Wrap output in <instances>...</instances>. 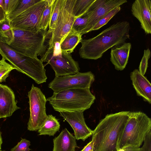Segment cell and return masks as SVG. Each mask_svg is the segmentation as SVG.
<instances>
[{
	"label": "cell",
	"mask_w": 151,
	"mask_h": 151,
	"mask_svg": "<svg viewBox=\"0 0 151 151\" xmlns=\"http://www.w3.org/2000/svg\"><path fill=\"white\" fill-rule=\"evenodd\" d=\"M130 29L128 22H119L93 37L82 39L79 51L80 57L94 60L101 58L109 49L120 45L129 39Z\"/></svg>",
	"instance_id": "obj_1"
},
{
	"label": "cell",
	"mask_w": 151,
	"mask_h": 151,
	"mask_svg": "<svg viewBox=\"0 0 151 151\" xmlns=\"http://www.w3.org/2000/svg\"><path fill=\"white\" fill-rule=\"evenodd\" d=\"M130 111L107 114L93 130V151H117L118 138L126 125Z\"/></svg>",
	"instance_id": "obj_2"
},
{
	"label": "cell",
	"mask_w": 151,
	"mask_h": 151,
	"mask_svg": "<svg viewBox=\"0 0 151 151\" xmlns=\"http://www.w3.org/2000/svg\"><path fill=\"white\" fill-rule=\"evenodd\" d=\"M96 99L90 88H74L54 92L47 99L59 112L83 111L89 109Z\"/></svg>",
	"instance_id": "obj_3"
},
{
	"label": "cell",
	"mask_w": 151,
	"mask_h": 151,
	"mask_svg": "<svg viewBox=\"0 0 151 151\" xmlns=\"http://www.w3.org/2000/svg\"><path fill=\"white\" fill-rule=\"evenodd\" d=\"M0 54L16 70L31 78L37 84L46 82L47 77L46 70L41 59L15 51L3 41L0 38Z\"/></svg>",
	"instance_id": "obj_4"
},
{
	"label": "cell",
	"mask_w": 151,
	"mask_h": 151,
	"mask_svg": "<svg viewBox=\"0 0 151 151\" xmlns=\"http://www.w3.org/2000/svg\"><path fill=\"white\" fill-rule=\"evenodd\" d=\"M151 130V119L140 111H130L127 121L118 139L117 150L129 147H140Z\"/></svg>",
	"instance_id": "obj_5"
},
{
	"label": "cell",
	"mask_w": 151,
	"mask_h": 151,
	"mask_svg": "<svg viewBox=\"0 0 151 151\" xmlns=\"http://www.w3.org/2000/svg\"><path fill=\"white\" fill-rule=\"evenodd\" d=\"M13 30L14 39L8 45L12 49L20 53L35 58L45 54L47 47L45 42L48 37L47 31L36 32L13 29Z\"/></svg>",
	"instance_id": "obj_6"
},
{
	"label": "cell",
	"mask_w": 151,
	"mask_h": 151,
	"mask_svg": "<svg viewBox=\"0 0 151 151\" xmlns=\"http://www.w3.org/2000/svg\"><path fill=\"white\" fill-rule=\"evenodd\" d=\"M40 59L50 65L56 77L74 74L80 70L78 63L73 59L70 54L62 51L60 44L58 42L52 47L47 48Z\"/></svg>",
	"instance_id": "obj_7"
},
{
	"label": "cell",
	"mask_w": 151,
	"mask_h": 151,
	"mask_svg": "<svg viewBox=\"0 0 151 151\" xmlns=\"http://www.w3.org/2000/svg\"><path fill=\"white\" fill-rule=\"evenodd\" d=\"M28 96L30 116L27 129L30 131H36L42 126L47 117L45 106L47 100L40 89L33 84Z\"/></svg>",
	"instance_id": "obj_8"
},
{
	"label": "cell",
	"mask_w": 151,
	"mask_h": 151,
	"mask_svg": "<svg viewBox=\"0 0 151 151\" xmlns=\"http://www.w3.org/2000/svg\"><path fill=\"white\" fill-rule=\"evenodd\" d=\"M75 0H63L55 29L52 33L48 42V49L57 42L60 44L70 31L75 20L73 9Z\"/></svg>",
	"instance_id": "obj_9"
},
{
	"label": "cell",
	"mask_w": 151,
	"mask_h": 151,
	"mask_svg": "<svg viewBox=\"0 0 151 151\" xmlns=\"http://www.w3.org/2000/svg\"><path fill=\"white\" fill-rule=\"evenodd\" d=\"M47 0L40 1L29 8L10 21L12 29L31 32L41 30L40 26Z\"/></svg>",
	"instance_id": "obj_10"
},
{
	"label": "cell",
	"mask_w": 151,
	"mask_h": 151,
	"mask_svg": "<svg viewBox=\"0 0 151 151\" xmlns=\"http://www.w3.org/2000/svg\"><path fill=\"white\" fill-rule=\"evenodd\" d=\"M94 80L95 76L91 71L78 72L73 75L55 76L48 87L55 92L74 88H90Z\"/></svg>",
	"instance_id": "obj_11"
},
{
	"label": "cell",
	"mask_w": 151,
	"mask_h": 151,
	"mask_svg": "<svg viewBox=\"0 0 151 151\" xmlns=\"http://www.w3.org/2000/svg\"><path fill=\"white\" fill-rule=\"evenodd\" d=\"M127 2V0H95L86 14L88 19L87 26L81 35L90 32L94 25L111 10Z\"/></svg>",
	"instance_id": "obj_12"
},
{
	"label": "cell",
	"mask_w": 151,
	"mask_h": 151,
	"mask_svg": "<svg viewBox=\"0 0 151 151\" xmlns=\"http://www.w3.org/2000/svg\"><path fill=\"white\" fill-rule=\"evenodd\" d=\"M61 116L73 128L76 139L84 141L92 135L93 130L86 125L83 116V111L59 112Z\"/></svg>",
	"instance_id": "obj_13"
},
{
	"label": "cell",
	"mask_w": 151,
	"mask_h": 151,
	"mask_svg": "<svg viewBox=\"0 0 151 151\" xmlns=\"http://www.w3.org/2000/svg\"><path fill=\"white\" fill-rule=\"evenodd\" d=\"M151 2L150 0H136L131 8L132 15L139 21L146 34H151Z\"/></svg>",
	"instance_id": "obj_14"
},
{
	"label": "cell",
	"mask_w": 151,
	"mask_h": 151,
	"mask_svg": "<svg viewBox=\"0 0 151 151\" xmlns=\"http://www.w3.org/2000/svg\"><path fill=\"white\" fill-rule=\"evenodd\" d=\"M20 108L17 105L13 90L8 86L0 84V119L11 116Z\"/></svg>",
	"instance_id": "obj_15"
},
{
	"label": "cell",
	"mask_w": 151,
	"mask_h": 151,
	"mask_svg": "<svg viewBox=\"0 0 151 151\" xmlns=\"http://www.w3.org/2000/svg\"><path fill=\"white\" fill-rule=\"evenodd\" d=\"M130 78L137 95L142 97L144 101L151 103V85L144 75L135 69L130 73Z\"/></svg>",
	"instance_id": "obj_16"
},
{
	"label": "cell",
	"mask_w": 151,
	"mask_h": 151,
	"mask_svg": "<svg viewBox=\"0 0 151 151\" xmlns=\"http://www.w3.org/2000/svg\"><path fill=\"white\" fill-rule=\"evenodd\" d=\"M131 48L130 43L125 42L111 49L110 60L116 70L121 71L125 68L128 63Z\"/></svg>",
	"instance_id": "obj_17"
},
{
	"label": "cell",
	"mask_w": 151,
	"mask_h": 151,
	"mask_svg": "<svg viewBox=\"0 0 151 151\" xmlns=\"http://www.w3.org/2000/svg\"><path fill=\"white\" fill-rule=\"evenodd\" d=\"M53 142L52 151H76L79 148L74 136L66 128L53 139Z\"/></svg>",
	"instance_id": "obj_18"
},
{
	"label": "cell",
	"mask_w": 151,
	"mask_h": 151,
	"mask_svg": "<svg viewBox=\"0 0 151 151\" xmlns=\"http://www.w3.org/2000/svg\"><path fill=\"white\" fill-rule=\"evenodd\" d=\"M82 36L81 34L71 29L60 44L61 51L69 54L73 52L82 40Z\"/></svg>",
	"instance_id": "obj_19"
},
{
	"label": "cell",
	"mask_w": 151,
	"mask_h": 151,
	"mask_svg": "<svg viewBox=\"0 0 151 151\" xmlns=\"http://www.w3.org/2000/svg\"><path fill=\"white\" fill-rule=\"evenodd\" d=\"M60 124L55 116L50 114L47 115L44 123L38 130L39 135L54 136L60 129Z\"/></svg>",
	"instance_id": "obj_20"
},
{
	"label": "cell",
	"mask_w": 151,
	"mask_h": 151,
	"mask_svg": "<svg viewBox=\"0 0 151 151\" xmlns=\"http://www.w3.org/2000/svg\"><path fill=\"white\" fill-rule=\"evenodd\" d=\"M14 37V32L10 22L6 17L0 22V38L4 42L9 45Z\"/></svg>",
	"instance_id": "obj_21"
},
{
	"label": "cell",
	"mask_w": 151,
	"mask_h": 151,
	"mask_svg": "<svg viewBox=\"0 0 151 151\" xmlns=\"http://www.w3.org/2000/svg\"><path fill=\"white\" fill-rule=\"evenodd\" d=\"M63 0H54L52 5L51 18L49 24V29L47 31L49 36L55 30Z\"/></svg>",
	"instance_id": "obj_22"
},
{
	"label": "cell",
	"mask_w": 151,
	"mask_h": 151,
	"mask_svg": "<svg viewBox=\"0 0 151 151\" xmlns=\"http://www.w3.org/2000/svg\"><path fill=\"white\" fill-rule=\"evenodd\" d=\"M40 0H19L15 9L6 16L10 22L27 9L40 1Z\"/></svg>",
	"instance_id": "obj_23"
},
{
	"label": "cell",
	"mask_w": 151,
	"mask_h": 151,
	"mask_svg": "<svg viewBox=\"0 0 151 151\" xmlns=\"http://www.w3.org/2000/svg\"><path fill=\"white\" fill-rule=\"evenodd\" d=\"M95 0H75L73 12L76 18L81 17L86 13Z\"/></svg>",
	"instance_id": "obj_24"
},
{
	"label": "cell",
	"mask_w": 151,
	"mask_h": 151,
	"mask_svg": "<svg viewBox=\"0 0 151 151\" xmlns=\"http://www.w3.org/2000/svg\"><path fill=\"white\" fill-rule=\"evenodd\" d=\"M54 0H47V3L43 12L40 24L41 30L46 31L50 22L52 8V5Z\"/></svg>",
	"instance_id": "obj_25"
},
{
	"label": "cell",
	"mask_w": 151,
	"mask_h": 151,
	"mask_svg": "<svg viewBox=\"0 0 151 151\" xmlns=\"http://www.w3.org/2000/svg\"><path fill=\"white\" fill-rule=\"evenodd\" d=\"M121 9L120 6H118L110 11L98 21L91 29L90 32L98 30L107 24Z\"/></svg>",
	"instance_id": "obj_26"
},
{
	"label": "cell",
	"mask_w": 151,
	"mask_h": 151,
	"mask_svg": "<svg viewBox=\"0 0 151 151\" xmlns=\"http://www.w3.org/2000/svg\"><path fill=\"white\" fill-rule=\"evenodd\" d=\"M6 60L3 58L0 60V83L5 82L10 72L13 70L16 69Z\"/></svg>",
	"instance_id": "obj_27"
},
{
	"label": "cell",
	"mask_w": 151,
	"mask_h": 151,
	"mask_svg": "<svg viewBox=\"0 0 151 151\" xmlns=\"http://www.w3.org/2000/svg\"><path fill=\"white\" fill-rule=\"evenodd\" d=\"M88 19L86 14L81 17L76 18L74 21L72 29L81 34L82 32L87 26Z\"/></svg>",
	"instance_id": "obj_28"
},
{
	"label": "cell",
	"mask_w": 151,
	"mask_h": 151,
	"mask_svg": "<svg viewBox=\"0 0 151 151\" xmlns=\"http://www.w3.org/2000/svg\"><path fill=\"white\" fill-rule=\"evenodd\" d=\"M151 55V52L149 48L145 50L143 57L140 62L138 70L142 75H144L148 67V61Z\"/></svg>",
	"instance_id": "obj_29"
},
{
	"label": "cell",
	"mask_w": 151,
	"mask_h": 151,
	"mask_svg": "<svg viewBox=\"0 0 151 151\" xmlns=\"http://www.w3.org/2000/svg\"><path fill=\"white\" fill-rule=\"evenodd\" d=\"M30 145L29 140L21 138L20 141L11 149V151H29L31 150L29 147Z\"/></svg>",
	"instance_id": "obj_30"
},
{
	"label": "cell",
	"mask_w": 151,
	"mask_h": 151,
	"mask_svg": "<svg viewBox=\"0 0 151 151\" xmlns=\"http://www.w3.org/2000/svg\"><path fill=\"white\" fill-rule=\"evenodd\" d=\"M19 1V0H4V10L6 16L14 11Z\"/></svg>",
	"instance_id": "obj_31"
},
{
	"label": "cell",
	"mask_w": 151,
	"mask_h": 151,
	"mask_svg": "<svg viewBox=\"0 0 151 151\" xmlns=\"http://www.w3.org/2000/svg\"><path fill=\"white\" fill-rule=\"evenodd\" d=\"M143 142L144 144L141 148L142 151H151V130L145 136Z\"/></svg>",
	"instance_id": "obj_32"
},
{
	"label": "cell",
	"mask_w": 151,
	"mask_h": 151,
	"mask_svg": "<svg viewBox=\"0 0 151 151\" xmlns=\"http://www.w3.org/2000/svg\"><path fill=\"white\" fill-rule=\"evenodd\" d=\"M93 142L92 140L85 146L81 151H93Z\"/></svg>",
	"instance_id": "obj_33"
},
{
	"label": "cell",
	"mask_w": 151,
	"mask_h": 151,
	"mask_svg": "<svg viewBox=\"0 0 151 151\" xmlns=\"http://www.w3.org/2000/svg\"><path fill=\"white\" fill-rule=\"evenodd\" d=\"M6 17V14L4 9L0 6V22L4 21Z\"/></svg>",
	"instance_id": "obj_34"
},
{
	"label": "cell",
	"mask_w": 151,
	"mask_h": 151,
	"mask_svg": "<svg viewBox=\"0 0 151 151\" xmlns=\"http://www.w3.org/2000/svg\"><path fill=\"white\" fill-rule=\"evenodd\" d=\"M124 149V151H142L141 148L136 147H129Z\"/></svg>",
	"instance_id": "obj_35"
},
{
	"label": "cell",
	"mask_w": 151,
	"mask_h": 151,
	"mask_svg": "<svg viewBox=\"0 0 151 151\" xmlns=\"http://www.w3.org/2000/svg\"><path fill=\"white\" fill-rule=\"evenodd\" d=\"M2 143V139L1 135V133L0 131V150H1V145Z\"/></svg>",
	"instance_id": "obj_36"
},
{
	"label": "cell",
	"mask_w": 151,
	"mask_h": 151,
	"mask_svg": "<svg viewBox=\"0 0 151 151\" xmlns=\"http://www.w3.org/2000/svg\"><path fill=\"white\" fill-rule=\"evenodd\" d=\"M0 6H1L4 9V0H0Z\"/></svg>",
	"instance_id": "obj_37"
},
{
	"label": "cell",
	"mask_w": 151,
	"mask_h": 151,
	"mask_svg": "<svg viewBox=\"0 0 151 151\" xmlns=\"http://www.w3.org/2000/svg\"><path fill=\"white\" fill-rule=\"evenodd\" d=\"M117 151H124V148H122L119 150Z\"/></svg>",
	"instance_id": "obj_38"
},
{
	"label": "cell",
	"mask_w": 151,
	"mask_h": 151,
	"mask_svg": "<svg viewBox=\"0 0 151 151\" xmlns=\"http://www.w3.org/2000/svg\"><path fill=\"white\" fill-rule=\"evenodd\" d=\"M0 151H4V150H0Z\"/></svg>",
	"instance_id": "obj_39"
}]
</instances>
